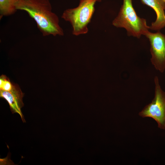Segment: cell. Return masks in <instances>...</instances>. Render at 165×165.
<instances>
[{"mask_svg":"<svg viewBox=\"0 0 165 165\" xmlns=\"http://www.w3.org/2000/svg\"><path fill=\"white\" fill-rule=\"evenodd\" d=\"M13 82L6 75H2L0 77V90L5 91L10 90L12 88Z\"/></svg>","mask_w":165,"mask_h":165,"instance_id":"9c48e42d","label":"cell"},{"mask_svg":"<svg viewBox=\"0 0 165 165\" xmlns=\"http://www.w3.org/2000/svg\"><path fill=\"white\" fill-rule=\"evenodd\" d=\"M23 93L18 84L13 83L12 89L9 91L0 90V97L8 103L12 113H17L21 117L23 123L26 121L21 111L24 106L23 98Z\"/></svg>","mask_w":165,"mask_h":165,"instance_id":"8992f818","label":"cell"},{"mask_svg":"<svg viewBox=\"0 0 165 165\" xmlns=\"http://www.w3.org/2000/svg\"><path fill=\"white\" fill-rule=\"evenodd\" d=\"M117 28H125L128 35L139 38L148 31L145 19L137 14L134 9L132 0H123L118 15L112 22Z\"/></svg>","mask_w":165,"mask_h":165,"instance_id":"7a4b0ae2","label":"cell"},{"mask_svg":"<svg viewBox=\"0 0 165 165\" xmlns=\"http://www.w3.org/2000/svg\"><path fill=\"white\" fill-rule=\"evenodd\" d=\"M141 2L152 8L155 11L156 20L149 26L152 30L159 31L165 27V1L164 0H141Z\"/></svg>","mask_w":165,"mask_h":165,"instance_id":"52a82bcc","label":"cell"},{"mask_svg":"<svg viewBox=\"0 0 165 165\" xmlns=\"http://www.w3.org/2000/svg\"><path fill=\"white\" fill-rule=\"evenodd\" d=\"M17 0H0V18L14 14L17 10Z\"/></svg>","mask_w":165,"mask_h":165,"instance_id":"ba28073f","label":"cell"},{"mask_svg":"<svg viewBox=\"0 0 165 165\" xmlns=\"http://www.w3.org/2000/svg\"><path fill=\"white\" fill-rule=\"evenodd\" d=\"M165 1V0H164Z\"/></svg>","mask_w":165,"mask_h":165,"instance_id":"30bf717a","label":"cell"},{"mask_svg":"<svg viewBox=\"0 0 165 165\" xmlns=\"http://www.w3.org/2000/svg\"><path fill=\"white\" fill-rule=\"evenodd\" d=\"M154 81V98L139 112V115L143 118H152L157 123L159 128L165 130V92L162 89L157 76L155 77Z\"/></svg>","mask_w":165,"mask_h":165,"instance_id":"277c9868","label":"cell"},{"mask_svg":"<svg viewBox=\"0 0 165 165\" xmlns=\"http://www.w3.org/2000/svg\"><path fill=\"white\" fill-rule=\"evenodd\" d=\"M17 10H24L36 22L43 36H62L57 16L52 12L49 0H17Z\"/></svg>","mask_w":165,"mask_h":165,"instance_id":"6da1fadb","label":"cell"},{"mask_svg":"<svg viewBox=\"0 0 165 165\" xmlns=\"http://www.w3.org/2000/svg\"><path fill=\"white\" fill-rule=\"evenodd\" d=\"M101 1L80 0L77 7L64 11L62 18L70 23L73 35L77 36L88 32V26L95 11V5Z\"/></svg>","mask_w":165,"mask_h":165,"instance_id":"3957f363","label":"cell"},{"mask_svg":"<svg viewBox=\"0 0 165 165\" xmlns=\"http://www.w3.org/2000/svg\"><path fill=\"white\" fill-rule=\"evenodd\" d=\"M145 35L150 42L152 64L162 73L165 70V35L160 31L156 33L148 31Z\"/></svg>","mask_w":165,"mask_h":165,"instance_id":"5b68a950","label":"cell"}]
</instances>
